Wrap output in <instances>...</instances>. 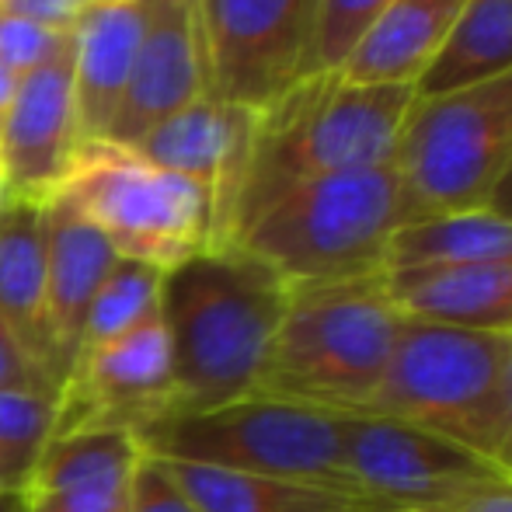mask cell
Segmentation results:
<instances>
[{"mask_svg": "<svg viewBox=\"0 0 512 512\" xmlns=\"http://www.w3.org/2000/svg\"><path fill=\"white\" fill-rule=\"evenodd\" d=\"M286 304L290 286L234 244L209 248L164 272L161 317L175 377L171 411L255 398Z\"/></svg>", "mask_w": 512, "mask_h": 512, "instance_id": "1", "label": "cell"}, {"mask_svg": "<svg viewBox=\"0 0 512 512\" xmlns=\"http://www.w3.org/2000/svg\"><path fill=\"white\" fill-rule=\"evenodd\" d=\"M415 102L418 91L411 84H366L345 74H317L293 84L279 102L258 112L223 244L293 185L391 164Z\"/></svg>", "mask_w": 512, "mask_h": 512, "instance_id": "2", "label": "cell"}, {"mask_svg": "<svg viewBox=\"0 0 512 512\" xmlns=\"http://www.w3.org/2000/svg\"><path fill=\"white\" fill-rule=\"evenodd\" d=\"M405 223V185L391 161L293 185L258 209L230 244L297 290L384 276L391 241Z\"/></svg>", "mask_w": 512, "mask_h": 512, "instance_id": "3", "label": "cell"}, {"mask_svg": "<svg viewBox=\"0 0 512 512\" xmlns=\"http://www.w3.org/2000/svg\"><path fill=\"white\" fill-rule=\"evenodd\" d=\"M401 324L405 314L387 293V272L297 286L258 380V398L366 415L391 366Z\"/></svg>", "mask_w": 512, "mask_h": 512, "instance_id": "4", "label": "cell"}, {"mask_svg": "<svg viewBox=\"0 0 512 512\" xmlns=\"http://www.w3.org/2000/svg\"><path fill=\"white\" fill-rule=\"evenodd\" d=\"M506 363L509 335L405 317L366 415L398 418L499 460L506 443Z\"/></svg>", "mask_w": 512, "mask_h": 512, "instance_id": "5", "label": "cell"}, {"mask_svg": "<svg viewBox=\"0 0 512 512\" xmlns=\"http://www.w3.org/2000/svg\"><path fill=\"white\" fill-rule=\"evenodd\" d=\"M136 443L157 460L310 481L359 495L345 464L342 418L290 401L255 394L206 411H171L136 432Z\"/></svg>", "mask_w": 512, "mask_h": 512, "instance_id": "6", "label": "cell"}, {"mask_svg": "<svg viewBox=\"0 0 512 512\" xmlns=\"http://www.w3.org/2000/svg\"><path fill=\"white\" fill-rule=\"evenodd\" d=\"M512 161V70L418 98L398 143L408 223L488 209Z\"/></svg>", "mask_w": 512, "mask_h": 512, "instance_id": "7", "label": "cell"}, {"mask_svg": "<svg viewBox=\"0 0 512 512\" xmlns=\"http://www.w3.org/2000/svg\"><path fill=\"white\" fill-rule=\"evenodd\" d=\"M60 196L102 227L119 258H136L161 272L220 248L216 192L154 168L126 147L84 143Z\"/></svg>", "mask_w": 512, "mask_h": 512, "instance_id": "8", "label": "cell"}, {"mask_svg": "<svg viewBox=\"0 0 512 512\" xmlns=\"http://www.w3.org/2000/svg\"><path fill=\"white\" fill-rule=\"evenodd\" d=\"M213 102L262 112L304 81L321 0H196Z\"/></svg>", "mask_w": 512, "mask_h": 512, "instance_id": "9", "label": "cell"}, {"mask_svg": "<svg viewBox=\"0 0 512 512\" xmlns=\"http://www.w3.org/2000/svg\"><path fill=\"white\" fill-rule=\"evenodd\" d=\"M359 495L387 509H439L478 488L512 481L499 460L384 415H338Z\"/></svg>", "mask_w": 512, "mask_h": 512, "instance_id": "10", "label": "cell"}, {"mask_svg": "<svg viewBox=\"0 0 512 512\" xmlns=\"http://www.w3.org/2000/svg\"><path fill=\"white\" fill-rule=\"evenodd\" d=\"M175 408L171 342L161 307L74 366L56 401V432L129 429L136 436Z\"/></svg>", "mask_w": 512, "mask_h": 512, "instance_id": "11", "label": "cell"}, {"mask_svg": "<svg viewBox=\"0 0 512 512\" xmlns=\"http://www.w3.org/2000/svg\"><path fill=\"white\" fill-rule=\"evenodd\" d=\"M74 102V42L42 67L18 77L0 122V185L4 199L49 203L81 154Z\"/></svg>", "mask_w": 512, "mask_h": 512, "instance_id": "12", "label": "cell"}, {"mask_svg": "<svg viewBox=\"0 0 512 512\" xmlns=\"http://www.w3.org/2000/svg\"><path fill=\"white\" fill-rule=\"evenodd\" d=\"M147 35L105 143L133 147L154 126L209 95L196 0H147Z\"/></svg>", "mask_w": 512, "mask_h": 512, "instance_id": "13", "label": "cell"}, {"mask_svg": "<svg viewBox=\"0 0 512 512\" xmlns=\"http://www.w3.org/2000/svg\"><path fill=\"white\" fill-rule=\"evenodd\" d=\"M46 331L53 349L56 387L70 380L81 352L84 321L119 251L67 196L56 192L46 203Z\"/></svg>", "mask_w": 512, "mask_h": 512, "instance_id": "14", "label": "cell"}, {"mask_svg": "<svg viewBox=\"0 0 512 512\" xmlns=\"http://www.w3.org/2000/svg\"><path fill=\"white\" fill-rule=\"evenodd\" d=\"M258 112L241 105L199 98L196 105L154 126L140 143L126 147L140 161L154 164L171 175L203 182L216 192V220H220V248L227 241L230 203L248 161L251 136H255Z\"/></svg>", "mask_w": 512, "mask_h": 512, "instance_id": "15", "label": "cell"}, {"mask_svg": "<svg viewBox=\"0 0 512 512\" xmlns=\"http://www.w3.org/2000/svg\"><path fill=\"white\" fill-rule=\"evenodd\" d=\"M143 450L129 429L56 432L21 499L46 512H129Z\"/></svg>", "mask_w": 512, "mask_h": 512, "instance_id": "16", "label": "cell"}, {"mask_svg": "<svg viewBox=\"0 0 512 512\" xmlns=\"http://www.w3.org/2000/svg\"><path fill=\"white\" fill-rule=\"evenodd\" d=\"M147 0L84 7L74 25V102L84 143H105L147 35Z\"/></svg>", "mask_w": 512, "mask_h": 512, "instance_id": "17", "label": "cell"}, {"mask_svg": "<svg viewBox=\"0 0 512 512\" xmlns=\"http://www.w3.org/2000/svg\"><path fill=\"white\" fill-rule=\"evenodd\" d=\"M387 293L411 321L512 335V265L387 269Z\"/></svg>", "mask_w": 512, "mask_h": 512, "instance_id": "18", "label": "cell"}, {"mask_svg": "<svg viewBox=\"0 0 512 512\" xmlns=\"http://www.w3.org/2000/svg\"><path fill=\"white\" fill-rule=\"evenodd\" d=\"M46 269V203L4 199L0 203V317L56 387L46 331Z\"/></svg>", "mask_w": 512, "mask_h": 512, "instance_id": "19", "label": "cell"}, {"mask_svg": "<svg viewBox=\"0 0 512 512\" xmlns=\"http://www.w3.org/2000/svg\"><path fill=\"white\" fill-rule=\"evenodd\" d=\"M471 0H391L338 74L366 84H411L439 53Z\"/></svg>", "mask_w": 512, "mask_h": 512, "instance_id": "20", "label": "cell"}, {"mask_svg": "<svg viewBox=\"0 0 512 512\" xmlns=\"http://www.w3.org/2000/svg\"><path fill=\"white\" fill-rule=\"evenodd\" d=\"M161 464L203 512H391L363 495L310 485V481L237 474L220 467L182 464V460H161Z\"/></svg>", "mask_w": 512, "mask_h": 512, "instance_id": "21", "label": "cell"}, {"mask_svg": "<svg viewBox=\"0 0 512 512\" xmlns=\"http://www.w3.org/2000/svg\"><path fill=\"white\" fill-rule=\"evenodd\" d=\"M415 265H512V220L495 209H467L405 223L391 241L387 269Z\"/></svg>", "mask_w": 512, "mask_h": 512, "instance_id": "22", "label": "cell"}, {"mask_svg": "<svg viewBox=\"0 0 512 512\" xmlns=\"http://www.w3.org/2000/svg\"><path fill=\"white\" fill-rule=\"evenodd\" d=\"M512 70V0H471L418 77V98H436Z\"/></svg>", "mask_w": 512, "mask_h": 512, "instance_id": "23", "label": "cell"}, {"mask_svg": "<svg viewBox=\"0 0 512 512\" xmlns=\"http://www.w3.org/2000/svg\"><path fill=\"white\" fill-rule=\"evenodd\" d=\"M161 283H164V272L157 265L136 262V258H119L112 265V272L105 276L102 290L91 300L77 363L88 359L91 352H98L102 345L115 342L119 335H126L143 317L154 314L161 307Z\"/></svg>", "mask_w": 512, "mask_h": 512, "instance_id": "24", "label": "cell"}, {"mask_svg": "<svg viewBox=\"0 0 512 512\" xmlns=\"http://www.w3.org/2000/svg\"><path fill=\"white\" fill-rule=\"evenodd\" d=\"M56 394L0 391V488L18 492L56 436Z\"/></svg>", "mask_w": 512, "mask_h": 512, "instance_id": "25", "label": "cell"}, {"mask_svg": "<svg viewBox=\"0 0 512 512\" xmlns=\"http://www.w3.org/2000/svg\"><path fill=\"white\" fill-rule=\"evenodd\" d=\"M387 7L391 0H321L304 81L317 74H338Z\"/></svg>", "mask_w": 512, "mask_h": 512, "instance_id": "26", "label": "cell"}, {"mask_svg": "<svg viewBox=\"0 0 512 512\" xmlns=\"http://www.w3.org/2000/svg\"><path fill=\"white\" fill-rule=\"evenodd\" d=\"M70 42H74V28H46L35 21L0 14V63L18 77L53 60Z\"/></svg>", "mask_w": 512, "mask_h": 512, "instance_id": "27", "label": "cell"}, {"mask_svg": "<svg viewBox=\"0 0 512 512\" xmlns=\"http://www.w3.org/2000/svg\"><path fill=\"white\" fill-rule=\"evenodd\" d=\"M129 512H203V509H199L196 502H192V495L171 478L161 460L143 453L133 474Z\"/></svg>", "mask_w": 512, "mask_h": 512, "instance_id": "28", "label": "cell"}, {"mask_svg": "<svg viewBox=\"0 0 512 512\" xmlns=\"http://www.w3.org/2000/svg\"><path fill=\"white\" fill-rule=\"evenodd\" d=\"M0 391H46L56 394V387L46 380V373L39 370L28 349L18 342L11 328L0 317ZM60 398V394H56Z\"/></svg>", "mask_w": 512, "mask_h": 512, "instance_id": "29", "label": "cell"}, {"mask_svg": "<svg viewBox=\"0 0 512 512\" xmlns=\"http://www.w3.org/2000/svg\"><path fill=\"white\" fill-rule=\"evenodd\" d=\"M0 14L35 21L46 28H74L81 18V4L77 0H0Z\"/></svg>", "mask_w": 512, "mask_h": 512, "instance_id": "30", "label": "cell"}, {"mask_svg": "<svg viewBox=\"0 0 512 512\" xmlns=\"http://www.w3.org/2000/svg\"><path fill=\"white\" fill-rule=\"evenodd\" d=\"M432 512H512V481L478 488V492L464 495V499L450 502V506H439Z\"/></svg>", "mask_w": 512, "mask_h": 512, "instance_id": "31", "label": "cell"}, {"mask_svg": "<svg viewBox=\"0 0 512 512\" xmlns=\"http://www.w3.org/2000/svg\"><path fill=\"white\" fill-rule=\"evenodd\" d=\"M499 464L506 467L512 478V335H509V363H506V443H502Z\"/></svg>", "mask_w": 512, "mask_h": 512, "instance_id": "32", "label": "cell"}, {"mask_svg": "<svg viewBox=\"0 0 512 512\" xmlns=\"http://www.w3.org/2000/svg\"><path fill=\"white\" fill-rule=\"evenodd\" d=\"M488 209H495V213H502L512 220V161H509L506 175H502V182L495 185L492 199H488Z\"/></svg>", "mask_w": 512, "mask_h": 512, "instance_id": "33", "label": "cell"}, {"mask_svg": "<svg viewBox=\"0 0 512 512\" xmlns=\"http://www.w3.org/2000/svg\"><path fill=\"white\" fill-rule=\"evenodd\" d=\"M14 91H18V74L0 63V122H4V112H7V105H11Z\"/></svg>", "mask_w": 512, "mask_h": 512, "instance_id": "34", "label": "cell"}, {"mask_svg": "<svg viewBox=\"0 0 512 512\" xmlns=\"http://www.w3.org/2000/svg\"><path fill=\"white\" fill-rule=\"evenodd\" d=\"M0 512H25V499L18 492H4L0 495Z\"/></svg>", "mask_w": 512, "mask_h": 512, "instance_id": "35", "label": "cell"}, {"mask_svg": "<svg viewBox=\"0 0 512 512\" xmlns=\"http://www.w3.org/2000/svg\"><path fill=\"white\" fill-rule=\"evenodd\" d=\"M77 4H81V11H84V7H98V4H115V0H77Z\"/></svg>", "mask_w": 512, "mask_h": 512, "instance_id": "36", "label": "cell"}, {"mask_svg": "<svg viewBox=\"0 0 512 512\" xmlns=\"http://www.w3.org/2000/svg\"><path fill=\"white\" fill-rule=\"evenodd\" d=\"M391 512H432V509H391Z\"/></svg>", "mask_w": 512, "mask_h": 512, "instance_id": "37", "label": "cell"}, {"mask_svg": "<svg viewBox=\"0 0 512 512\" xmlns=\"http://www.w3.org/2000/svg\"><path fill=\"white\" fill-rule=\"evenodd\" d=\"M25 512H46V509H28V506H25Z\"/></svg>", "mask_w": 512, "mask_h": 512, "instance_id": "38", "label": "cell"}, {"mask_svg": "<svg viewBox=\"0 0 512 512\" xmlns=\"http://www.w3.org/2000/svg\"><path fill=\"white\" fill-rule=\"evenodd\" d=\"M0 495H4V488H0Z\"/></svg>", "mask_w": 512, "mask_h": 512, "instance_id": "39", "label": "cell"}]
</instances>
